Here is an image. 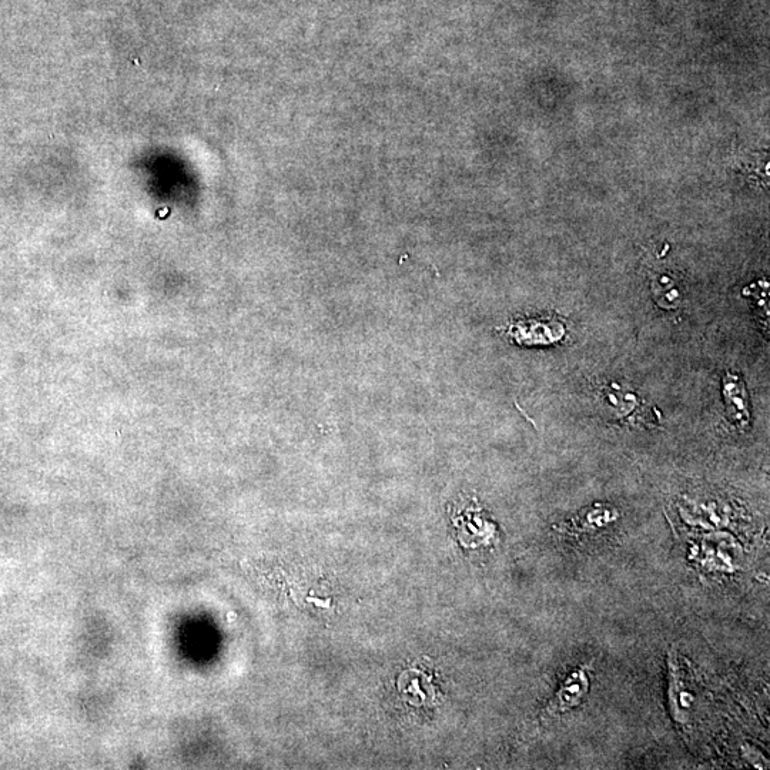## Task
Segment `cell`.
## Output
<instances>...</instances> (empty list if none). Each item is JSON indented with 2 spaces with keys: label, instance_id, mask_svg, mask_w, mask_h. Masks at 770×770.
Masks as SVG:
<instances>
[{
  "label": "cell",
  "instance_id": "cell-6",
  "mask_svg": "<svg viewBox=\"0 0 770 770\" xmlns=\"http://www.w3.org/2000/svg\"><path fill=\"white\" fill-rule=\"evenodd\" d=\"M604 403L611 407L616 417H625L635 410V405L639 403V400L636 395L629 394L618 385H612V387L604 388Z\"/></svg>",
  "mask_w": 770,
  "mask_h": 770
},
{
  "label": "cell",
  "instance_id": "cell-7",
  "mask_svg": "<svg viewBox=\"0 0 770 770\" xmlns=\"http://www.w3.org/2000/svg\"><path fill=\"white\" fill-rule=\"evenodd\" d=\"M655 299L664 308L678 307L681 294L675 289L674 283L666 277H661L659 283L654 286Z\"/></svg>",
  "mask_w": 770,
  "mask_h": 770
},
{
  "label": "cell",
  "instance_id": "cell-3",
  "mask_svg": "<svg viewBox=\"0 0 770 770\" xmlns=\"http://www.w3.org/2000/svg\"><path fill=\"white\" fill-rule=\"evenodd\" d=\"M668 666L669 703H671L672 716L676 722L685 723L692 711L695 696L689 689L688 675H686L684 666L679 664V658L674 649L669 652Z\"/></svg>",
  "mask_w": 770,
  "mask_h": 770
},
{
  "label": "cell",
  "instance_id": "cell-5",
  "mask_svg": "<svg viewBox=\"0 0 770 770\" xmlns=\"http://www.w3.org/2000/svg\"><path fill=\"white\" fill-rule=\"evenodd\" d=\"M616 518H618V512L612 508L595 505L591 510L578 515L572 524H574V530L578 532H591L605 527L609 522H614Z\"/></svg>",
  "mask_w": 770,
  "mask_h": 770
},
{
  "label": "cell",
  "instance_id": "cell-2",
  "mask_svg": "<svg viewBox=\"0 0 770 770\" xmlns=\"http://www.w3.org/2000/svg\"><path fill=\"white\" fill-rule=\"evenodd\" d=\"M508 334L521 346H551L564 338L565 327L557 320H522L511 324Z\"/></svg>",
  "mask_w": 770,
  "mask_h": 770
},
{
  "label": "cell",
  "instance_id": "cell-1",
  "mask_svg": "<svg viewBox=\"0 0 770 770\" xmlns=\"http://www.w3.org/2000/svg\"><path fill=\"white\" fill-rule=\"evenodd\" d=\"M591 682L587 668L574 669L559 685L552 701L548 703V716H561L564 713L577 709L587 699Z\"/></svg>",
  "mask_w": 770,
  "mask_h": 770
},
{
  "label": "cell",
  "instance_id": "cell-4",
  "mask_svg": "<svg viewBox=\"0 0 770 770\" xmlns=\"http://www.w3.org/2000/svg\"><path fill=\"white\" fill-rule=\"evenodd\" d=\"M723 400H725L729 420L736 427L743 430L751 424L748 391L738 374L728 373L723 377Z\"/></svg>",
  "mask_w": 770,
  "mask_h": 770
}]
</instances>
